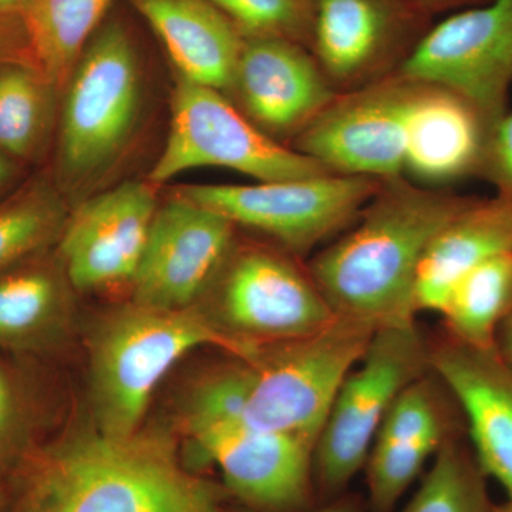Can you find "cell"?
<instances>
[{
    "mask_svg": "<svg viewBox=\"0 0 512 512\" xmlns=\"http://www.w3.org/2000/svg\"><path fill=\"white\" fill-rule=\"evenodd\" d=\"M8 512H224L170 436H106L73 426L43 440L9 476Z\"/></svg>",
    "mask_w": 512,
    "mask_h": 512,
    "instance_id": "obj_1",
    "label": "cell"
},
{
    "mask_svg": "<svg viewBox=\"0 0 512 512\" xmlns=\"http://www.w3.org/2000/svg\"><path fill=\"white\" fill-rule=\"evenodd\" d=\"M355 227L313 259L309 272L336 318L375 330L414 323L421 259L471 201L386 180Z\"/></svg>",
    "mask_w": 512,
    "mask_h": 512,
    "instance_id": "obj_2",
    "label": "cell"
},
{
    "mask_svg": "<svg viewBox=\"0 0 512 512\" xmlns=\"http://www.w3.org/2000/svg\"><path fill=\"white\" fill-rule=\"evenodd\" d=\"M376 330L336 318L319 332L262 346L215 367L191 387L181 419L235 420L318 440L340 384Z\"/></svg>",
    "mask_w": 512,
    "mask_h": 512,
    "instance_id": "obj_3",
    "label": "cell"
},
{
    "mask_svg": "<svg viewBox=\"0 0 512 512\" xmlns=\"http://www.w3.org/2000/svg\"><path fill=\"white\" fill-rule=\"evenodd\" d=\"M143 72L133 37L107 20L84 47L60 97L55 184L70 207L103 190L133 143Z\"/></svg>",
    "mask_w": 512,
    "mask_h": 512,
    "instance_id": "obj_4",
    "label": "cell"
},
{
    "mask_svg": "<svg viewBox=\"0 0 512 512\" xmlns=\"http://www.w3.org/2000/svg\"><path fill=\"white\" fill-rule=\"evenodd\" d=\"M202 346L251 356L197 305L158 309L131 301L106 313L89 339L94 427L113 437L137 433L158 384L178 360Z\"/></svg>",
    "mask_w": 512,
    "mask_h": 512,
    "instance_id": "obj_5",
    "label": "cell"
},
{
    "mask_svg": "<svg viewBox=\"0 0 512 512\" xmlns=\"http://www.w3.org/2000/svg\"><path fill=\"white\" fill-rule=\"evenodd\" d=\"M430 369V346L416 323L377 329L340 384L313 454L315 490L338 497L366 466L387 410Z\"/></svg>",
    "mask_w": 512,
    "mask_h": 512,
    "instance_id": "obj_6",
    "label": "cell"
},
{
    "mask_svg": "<svg viewBox=\"0 0 512 512\" xmlns=\"http://www.w3.org/2000/svg\"><path fill=\"white\" fill-rule=\"evenodd\" d=\"M207 167L235 171L258 183L330 174L318 161L256 127L225 93L180 77L171 97L167 140L147 181L157 187Z\"/></svg>",
    "mask_w": 512,
    "mask_h": 512,
    "instance_id": "obj_7",
    "label": "cell"
},
{
    "mask_svg": "<svg viewBox=\"0 0 512 512\" xmlns=\"http://www.w3.org/2000/svg\"><path fill=\"white\" fill-rule=\"evenodd\" d=\"M210 289L212 308L202 311L251 355L312 335L336 319L309 269L258 245L232 247Z\"/></svg>",
    "mask_w": 512,
    "mask_h": 512,
    "instance_id": "obj_8",
    "label": "cell"
},
{
    "mask_svg": "<svg viewBox=\"0 0 512 512\" xmlns=\"http://www.w3.org/2000/svg\"><path fill=\"white\" fill-rule=\"evenodd\" d=\"M380 184L330 173L249 185H187L177 194L302 254L355 221Z\"/></svg>",
    "mask_w": 512,
    "mask_h": 512,
    "instance_id": "obj_9",
    "label": "cell"
},
{
    "mask_svg": "<svg viewBox=\"0 0 512 512\" xmlns=\"http://www.w3.org/2000/svg\"><path fill=\"white\" fill-rule=\"evenodd\" d=\"M397 74L463 97L495 126L512 83V0H490L424 30Z\"/></svg>",
    "mask_w": 512,
    "mask_h": 512,
    "instance_id": "obj_10",
    "label": "cell"
},
{
    "mask_svg": "<svg viewBox=\"0 0 512 512\" xmlns=\"http://www.w3.org/2000/svg\"><path fill=\"white\" fill-rule=\"evenodd\" d=\"M202 460L220 470L228 493L255 512H298L315 493L316 441L251 429L235 420H181Z\"/></svg>",
    "mask_w": 512,
    "mask_h": 512,
    "instance_id": "obj_11",
    "label": "cell"
},
{
    "mask_svg": "<svg viewBox=\"0 0 512 512\" xmlns=\"http://www.w3.org/2000/svg\"><path fill=\"white\" fill-rule=\"evenodd\" d=\"M234 234L227 218L175 192L158 205L131 301L158 309L197 305L234 247Z\"/></svg>",
    "mask_w": 512,
    "mask_h": 512,
    "instance_id": "obj_12",
    "label": "cell"
},
{
    "mask_svg": "<svg viewBox=\"0 0 512 512\" xmlns=\"http://www.w3.org/2000/svg\"><path fill=\"white\" fill-rule=\"evenodd\" d=\"M158 205L150 181H126L73 205L55 251L74 291L131 285Z\"/></svg>",
    "mask_w": 512,
    "mask_h": 512,
    "instance_id": "obj_13",
    "label": "cell"
},
{
    "mask_svg": "<svg viewBox=\"0 0 512 512\" xmlns=\"http://www.w3.org/2000/svg\"><path fill=\"white\" fill-rule=\"evenodd\" d=\"M413 84L403 79L336 97L296 137L295 150L329 173L393 180L404 171Z\"/></svg>",
    "mask_w": 512,
    "mask_h": 512,
    "instance_id": "obj_14",
    "label": "cell"
},
{
    "mask_svg": "<svg viewBox=\"0 0 512 512\" xmlns=\"http://www.w3.org/2000/svg\"><path fill=\"white\" fill-rule=\"evenodd\" d=\"M228 92L275 140L298 137L338 97L308 47L275 37L244 39Z\"/></svg>",
    "mask_w": 512,
    "mask_h": 512,
    "instance_id": "obj_15",
    "label": "cell"
},
{
    "mask_svg": "<svg viewBox=\"0 0 512 512\" xmlns=\"http://www.w3.org/2000/svg\"><path fill=\"white\" fill-rule=\"evenodd\" d=\"M430 369L460 407L485 476L512 498L511 363L497 348H471L446 336L430 348Z\"/></svg>",
    "mask_w": 512,
    "mask_h": 512,
    "instance_id": "obj_16",
    "label": "cell"
},
{
    "mask_svg": "<svg viewBox=\"0 0 512 512\" xmlns=\"http://www.w3.org/2000/svg\"><path fill=\"white\" fill-rule=\"evenodd\" d=\"M424 20L404 0H316L309 50L329 82H356L402 62Z\"/></svg>",
    "mask_w": 512,
    "mask_h": 512,
    "instance_id": "obj_17",
    "label": "cell"
},
{
    "mask_svg": "<svg viewBox=\"0 0 512 512\" xmlns=\"http://www.w3.org/2000/svg\"><path fill=\"white\" fill-rule=\"evenodd\" d=\"M412 84L404 171L423 183L436 184L483 174L494 124L457 94Z\"/></svg>",
    "mask_w": 512,
    "mask_h": 512,
    "instance_id": "obj_18",
    "label": "cell"
},
{
    "mask_svg": "<svg viewBox=\"0 0 512 512\" xmlns=\"http://www.w3.org/2000/svg\"><path fill=\"white\" fill-rule=\"evenodd\" d=\"M74 292L55 249L0 271V352L37 359L62 349Z\"/></svg>",
    "mask_w": 512,
    "mask_h": 512,
    "instance_id": "obj_19",
    "label": "cell"
},
{
    "mask_svg": "<svg viewBox=\"0 0 512 512\" xmlns=\"http://www.w3.org/2000/svg\"><path fill=\"white\" fill-rule=\"evenodd\" d=\"M163 43L181 79L227 93L244 39L210 0H128Z\"/></svg>",
    "mask_w": 512,
    "mask_h": 512,
    "instance_id": "obj_20",
    "label": "cell"
},
{
    "mask_svg": "<svg viewBox=\"0 0 512 512\" xmlns=\"http://www.w3.org/2000/svg\"><path fill=\"white\" fill-rule=\"evenodd\" d=\"M512 249V201L471 198L430 242L417 271L416 312L440 313L458 281L487 259Z\"/></svg>",
    "mask_w": 512,
    "mask_h": 512,
    "instance_id": "obj_21",
    "label": "cell"
},
{
    "mask_svg": "<svg viewBox=\"0 0 512 512\" xmlns=\"http://www.w3.org/2000/svg\"><path fill=\"white\" fill-rule=\"evenodd\" d=\"M62 93L35 60L0 63V153L35 163L56 137Z\"/></svg>",
    "mask_w": 512,
    "mask_h": 512,
    "instance_id": "obj_22",
    "label": "cell"
},
{
    "mask_svg": "<svg viewBox=\"0 0 512 512\" xmlns=\"http://www.w3.org/2000/svg\"><path fill=\"white\" fill-rule=\"evenodd\" d=\"M111 0H28L22 18L37 66L62 93Z\"/></svg>",
    "mask_w": 512,
    "mask_h": 512,
    "instance_id": "obj_23",
    "label": "cell"
},
{
    "mask_svg": "<svg viewBox=\"0 0 512 512\" xmlns=\"http://www.w3.org/2000/svg\"><path fill=\"white\" fill-rule=\"evenodd\" d=\"M512 306V249L468 272L440 315L447 338L477 349L497 348V333Z\"/></svg>",
    "mask_w": 512,
    "mask_h": 512,
    "instance_id": "obj_24",
    "label": "cell"
},
{
    "mask_svg": "<svg viewBox=\"0 0 512 512\" xmlns=\"http://www.w3.org/2000/svg\"><path fill=\"white\" fill-rule=\"evenodd\" d=\"M69 202L53 180L37 177L0 200V271L56 248Z\"/></svg>",
    "mask_w": 512,
    "mask_h": 512,
    "instance_id": "obj_25",
    "label": "cell"
},
{
    "mask_svg": "<svg viewBox=\"0 0 512 512\" xmlns=\"http://www.w3.org/2000/svg\"><path fill=\"white\" fill-rule=\"evenodd\" d=\"M32 362L0 352V473L8 477L43 441L45 393Z\"/></svg>",
    "mask_w": 512,
    "mask_h": 512,
    "instance_id": "obj_26",
    "label": "cell"
},
{
    "mask_svg": "<svg viewBox=\"0 0 512 512\" xmlns=\"http://www.w3.org/2000/svg\"><path fill=\"white\" fill-rule=\"evenodd\" d=\"M487 480L473 448L458 436L450 437L400 512H491Z\"/></svg>",
    "mask_w": 512,
    "mask_h": 512,
    "instance_id": "obj_27",
    "label": "cell"
},
{
    "mask_svg": "<svg viewBox=\"0 0 512 512\" xmlns=\"http://www.w3.org/2000/svg\"><path fill=\"white\" fill-rule=\"evenodd\" d=\"M448 439L376 440L365 466L373 512H392L427 461Z\"/></svg>",
    "mask_w": 512,
    "mask_h": 512,
    "instance_id": "obj_28",
    "label": "cell"
},
{
    "mask_svg": "<svg viewBox=\"0 0 512 512\" xmlns=\"http://www.w3.org/2000/svg\"><path fill=\"white\" fill-rule=\"evenodd\" d=\"M242 39L275 37L311 47L316 0H210Z\"/></svg>",
    "mask_w": 512,
    "mask_h": 512,
    "instance_id": "obj_29",
    "label": "cell"
},
{
    "mask_svg": "<svg viewBox=\"0 0 512 512\" xmlns=\"http://www.w3.org/2000/svg\"><path fill=\"white\" fill-rule=\"evenodd\" d=\"M483 174L497 184L498 195L512 201V111L494 126Z\"/></svg>",
    "mask_w": 512,
    "mask_h": 512,
    "instance_id": "obj_30",
    "label": "cell"
},
{
    "mask_svg": "<svg viewBox=\"0 0 512 512\" xmlns=\"http://www.w3.org/2000/svg\"><path fill=\"white\" fill-rule=\"evenodd\" d=\"M33 59L22 16H0V63Z\"/></svg>",
    "mask_w": 512,
    "mask_h": 512,
    "instance_id": "obj_31",
    "label": "cell"
},
{
    "mask_svg": "<svg viewBox=\"0 0 512 512\" xmlns=\"http://www.w3.org/2000/svg\"><path fill=\"white\" fill-rule=\"evenodd\" d=\"M404 2L427 19L433 13L474 5V3L485 2V0H404Z\"/></svg>",
    "mask_w": 512,
    "mask_h": 512,
    "instance_id": "obj_32",
    "label": "cell"
},
{
    "mask_svg": "<svg viewBox=\"0 0 512 512\" xmlns=\"http://www.w3.org/2000/svg\"><path fill=\"white\" fill-rule=\"evenodd\" d=\"M22 164L16 163L12 158L6 157L0 153V200L9 192L15 190L16 181H18Z\"/></svg>",
    "mask_w": 512,
    "mask_h": 512,
    "instance_id": "obj_33",
    "label": "cell"
},
{
    "mask_svg": "<svg viewBox=\"0 0 512 512\" xmlns=\"http://www.w3.org/2000/svg\"><path fill=\"white\" fill-rule=\"evenodd\" d=\"M497 350L512 365V306L498 329Z\"/></svg>",
    "mask_w": 512,
    "mask_h": 512,
    "instance_id": "obj_34",
    "label": "cell"
},
{
    "mask_svg": "<svg viewBox=\"0 0 512 512\" xmlns=\"http://www.w3.org/2000/svg\"><path fill=\"white\" fill-rule=\"evenodd\" d=\"M238 512H255V511H238ZM309 512H360L359 505L349 498H339V500L332 501V503L323 505L315 511Z\"/></svg>",
    "mask_w": 512,
    "mask_h": 512,
    "instance_id": "obj_35",
    "label": "cell"
},
{
    "mask_svg": "<svg viewBox=\"0 0 512 512\" xmlns=\"http://www.w3.org/2000/svg\"><path fill=\"white\" fill-rule=\"evenodd\" d=\"M28 0H0V16H22Z\"/></svg>",
    "mask_w": 512,
    "mask_h": 512,
    "instance_id": "obj_36",
    "label": "cell"
},
{
    "mask_svg": "<svg viewBox=\"0 0 512 512\" xmlns=\"http://www.w3.org/2000/svg\"><path fill=\"white\" fill-rule=\"evenodd\" d=\"M10 504V480L0 473V512H8Z\"/></svg>",
    "mask_w": 512,
    "mask_h": 512,
    "instance_id": "obj_37",
    "label": "cell"
},
{
    "mask_svg": "<svg viewBox=\"0 0 512 512\" xmlns=\"http://www.w3.org/2000/svg\"><path fill=\"white\" fill-rule=\"evenodd\" d=\"M491 512H512V498H507L504 503L494 504Z\"/></svg>",
    "mask_w": 512,
    "mask_h": 512,
    "instance_id": "obj_38",
    "label": "cell"
}]
</instances>
